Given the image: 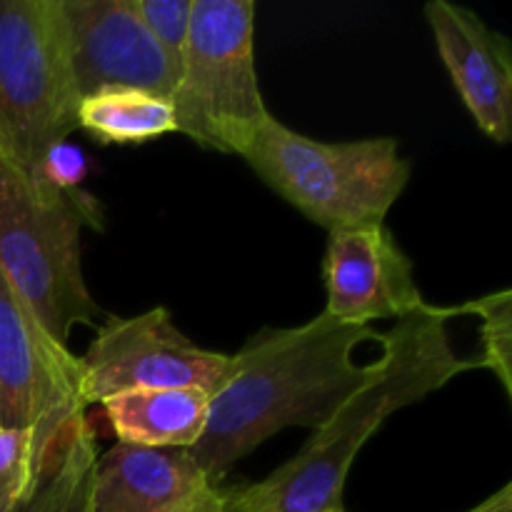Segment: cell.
<instances>
[{
  "mask_svg": "<svg viewBox=\"0 0 512 512\" xmlns=\"http://www.w3.org/2000/svg\"><path fill=\"white\" fill-rule=\"evenodd\" d=\"M78 128L100 145H140L178 133L173 103L140 90H103L83 98Z\"/></svg>",
  "mask_w": 512,
  "mask_h": 512,
  "instance_id": "9a60e30c",
  "label": "cell"
},
{
  "mask_svg": "<svg viewBox=\"0 0 512 512\" xmlns=\"http://www.w3.org/2000/svg\"><path fill=\"white\" fill-rule=\"evenodd\" d=\"M375 340L370 325H348L320 313L300 328L263 330L230 355V370L210 395L208 425L188 450L210 483L290 425L318 430L350 393L373 375L375 360L355 350Z\"/></svg>",
  "mask_w": 512,
  "mask_h": 512,
  "instance_id": "6da1fadb",
  "label": "cell"
},
{
  "mask_svg": "<svg viewBox=\"0 0 512 512\" xmlns=\"http://www.w3.org/2000/svg\"><path fill=\"white\" fill-rule=\"evenodd\" d=\"M100 405L118 443L190 450L208 425L210 395L198 388H140Z\"/></svg>",
  "mask_w": 512,
  "mask_h": 512,
  "instance_id": "4fadbf2b",
  "label": "cell"
},
{
  "mask_svg": "<svg viewBox=\"0 0 512 512\" xmlns=\"http://www.w3.org/2000/svg\"><path fill=\"white\" fill-rule=\"evenodd\" d=\"M80 358L55 343L0 273V428L33 430L43 455L85 413Z\"/></svg>",
  "mask_w": 512,
  "mask_h": 512,
  "instance_id": "ba28073f",
  "label": "cell"
},
{
  "mask_svg": "<svg viewBox=\"0 0 512 512\" xmlns=\"http://www.w3.org/2000/svg\"><path fill=\"white\" fill-rule=\"evenodd\" d=\"M78 105L60 0H0V158L45 178Z\"/></svg>",
  "mask_w": 512,
  "mask_h": 512,
  "instance_id": "5b68a950",
  "label": "cell"
},
{
  "mask_svg": "<svg viewBox=\"0 0 512 512\" xmlns=\"http://www.w3.org/2000/svg\"><path fill=\"white\" fill-rule=\"evenodd\" d=\"M425 18L468 113L490 140L508 143L512 135L510 40L490 28L478 13L448 0L425 5Z\"/></svg>",
  "mask_w": 512,
  "mask_h": 512,
  "instance_id": "8fae6325",
  "label": "cell"
},
{
  "mask_svg": "<svg viewBox=\"0 0 512 512\" xmlns=\"http://www.w3.org/2000/svg\"><path fill=\"white\" fill-rule=\"evenodd\" d=\"M453 308L425 303L380 333L383 355L375 370L340 408L313 430L308 443L260 483L245 485L258 512H345L343 490L353 460L385 418L420 403L468 370L478 358H460L448 333Z\"/></svg>",
  "mask_w": 512,
  "mask_h": 512,
  "instance_id": "7a4b0ae2",
  "label": "cell"
},
{
  "mask_svg": "<svg viewBox=\"0 0 512 512\" xmlns=\"http://www.w3.org/2000/svg\"><path fill=\"white\" fill-rule=\"evenodd\" d=\"M48 455L38 450L33 430L0 428V512H13L35 488Z\"/></svg>",
  "mask_w": 512,
  "mask_h": 512,
  "instance_id": "e0dca14e",
  "label": "cell"
},
{
  "mask_svg": "<svg viewBox=\"0 0 512 512\" xmlns=\"http://www.w3.org/2000/svg\"><path fill=\"white\" fill-rule=\"evenodd\" d=\"M133 5L145 28L158 40L180 75L185 45H188L193 0H133Z\"/></svg>",
  "mask_w": 512,
  "mask_h": 512,
  "instance_id": "ac0fdd59",
  "label": "cell"
},
{
  "mask_svg": "<svg viewBox=\"0 0 512 512\" xmlns=\"http://www.w3.org/2000/svg\"><path fill=\"white\" fill-rule=\"evenodd\" d=\"M88 220L73 190L33 180L0 158V273L63 348L75 325L95 328L100 315L80 265V230Z\"/></svg>",
  "mask_w": 512,
  "mask_h": 512,
  "instance_id": "3957f363",
  "label": "cell"
},
{
  "mask_svg": "<svg viewBox=\"0 0 512 512\" xmlns=\"http://www.w3.org/2000/svg\"><path fill=\"white\" fill-rule=\"evenodd\" d=\"M255 10V0H193L170 98L178 133L240 158L270 118L255 70Z\"/></svg>",
  "mask_w": 512,
  "mask_h": 512,
  "instance_id": "8992f818",
  "label": "cell"
},
{
  "mask_svg": "<svg viewBox=\"0 0 512 512\" xmlns=\"http://www.w3.org/2000/svg\"><path fill=\"white\" fill-rule=\"evenodd\" d=\"M328 305L323 313L348 325L400 320L423 308L413 260L385 223H365L330 233L323 258Z\"/></svg>",
  "mask_w": 512,
  "mask_h": 512,
  "instance_id": "30bf717a",
  "label": "cell"
},
{
  "mask_svg": "<svg viewBox=\"0 0 512 512\" xmlns=\"http://www.w3.org/2000/svg\"><path fill=\"white\" fill-rule=\"evenodd\" d=\"M453 313H470L480 320V368L490 370L500 380L508 398H512V290L468 300L460 308H453Z\"/></svg>",
  "mask_w": 512,
  "mask_h": 512,
  "instance_id": "2e32d148",
  "label": "cell"
},
{
  "mask_svg": "<svg viewBox=\"0 0 512 512\" xmlns=\"http://www.w3.org/2000/svg\"><path fill=\"white\" fill-rule=\"evenodd\" d=\"M195 512H258L248 498L245 485H215L213 493L205 498Z\"/></svg>",
  "mask_w": 512,
  "mask_h": 512,
  "instance_id": "d6986e66",
  "label": "cell"
},
{
  "mask_svg": "<svg viewBox=\"0 0 512 512\" xmlns=\"http://www.w3.org/2000/svg\"><path fill=\"white\" fill-rule=\"evenodd\" d=\"M78 98L140 90L170 100L178 68L140 20L133 0H60Z\"/></svg>",
  "mask_w": 512,
  "mask_h": 512,
  "instance_id": "9c48e42d",
  "label": "cell"
},
{
  "mask_svg": "<svg viewBox=\"0 0 512 512\" xmlns=\"http://www.w3.org/2000/svg\"><path fill=\"white\" fill-rule=\"evenodd\" d=\"M468 512H512V483H505L498 493L485 498L483 503Z\"/></svg>",
  "mask_w": 512,
  "mask_h": 512,
  "instance_id": "ffe728a7",
  "label": "cell"
},
{
  "mask_svg": "<svg viewBox=\"0 0 512 512\" xmlns=\"http://www.w3.org/2000/svg\"><path fill=\"white\" fill-rule=\"evenodd\" d=\"M253 173L328 233L385 223L403 195L410 163L395 138L325 143L270 115L243 153Z\"/></svg>",
  "mask_w": 512,
  "mask_h": 512,
  "instance_id": "277c9868",
  "label": "cell"
},
{
  "mask_svg": "<svg viewBox=\"0 0 512 512\" xmlns=\"http://www.w3.org/2000/svg\"><path fill=\"white\" fill-rule=\"evenodd\" d=\"M213 490L188 450L118 443L95 460L88 512H195Z\"/></svg>",
  "mask_w": 512,
  "mask_h": 512,
  "instance_id": "7c38bea8",
  "label": "cell"
},
{
  "mask_svg": "<svg viewBox=\"0 0 512 512\" xmlns=\"http://www.w3.org/2000/svg\"><path fill=\"white\" fill-rule=\"evenodd\" d=\"M230 370V355L198 348L165 308L105 320L80 358L85 410L125 390L198 388L213 395Z\"/></svg>",
  "mask_w": 512,
  "mask_h": 512,
  "instance_id": "52a82bcc",
  "label": "cell"
},
{
  "mask_svg": "<svg viewBox=\"0 0 512 512\" xmlns=\"http://www.w3.org/2000/svg\"><path fill=\"white\" fill-rule=\"evenodd\" d=\"M98 443L88 418L75 415L55 440L35 488L13 512H88Z\"/></svg>",
  "mask_w": 512,
  "mask_h": 512,
  "instance_id": "5bb4252c",
  "label": "cell"
}]
</instances>
